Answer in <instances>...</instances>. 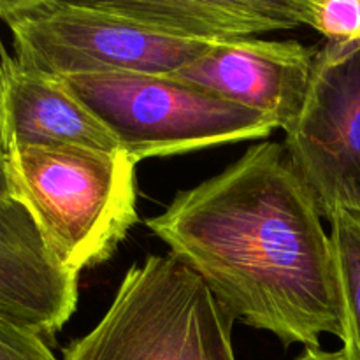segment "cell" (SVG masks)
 <instances>
[{
	"instance_id": "cell-1",
	"label": "cell",
	"mask_w": 360,
	"mask_h": 360,
	"mask_svg": "<svg viewBox=\"0 0 360 360\" xmlns=\"http://www.w3.org/2000/svg\"><path fill=\"white\" fill-rule=\"evenodd\" d=\"M146 227L236 320L285 347L341 338L333 241L283 143L248 148L224 172L176 193Z\"/></svg>"
},
{
	"instance_id": "cell-2",
	"label": "cell",
	"mask_w": 360,
	"mask_h": 360,
	"mask_svg": "<svg viewBox=\"0 0 360 360\" xmlns=\"http://www.w3.org/2000/svg\"><path fill=\"white\" fill-rule=\"evenodd\" d=\"M4 157L13 195L74 273L111 259L137 221V164L123 150L23 146Z\"/></svg>"
},
{
	"instance_id": "cell-3",
	"label": "cell",
	"mask_w": 360,
	"mask_h": 360,
	"mask_svg": "<svg viewBox=\"0 0 360 360\" xmlns=\"http://www.w3.org/2000/svg\"><path fill=\"white\" fill-rule=\"evenodd\" d=\"M236 319L185 262L148 255L123 276L97 326L63 360H236Z\"/></svg>"
},
{
	"instance_id": "cell-4",
	"label": "cell",
	"mask_w": 360,
	"mask_h": 360,
	"mask_svg": "<svg viewBox=\"0 0 360 360\" xmlns=\"http://www.w3.org/2000/svg\"><path fill=\"white\" fill-rule=\"evenodd\" d=\"M58 79L115 134L136 164L264 139L278 129L269 116L172 76L101 72Z\"/></svg>"
},
{
	"instance_id": "cell-5",
	"label": "cell",
	"mask_w": 360,
	"mask_h": 360,
	"mask_svg": "<svg viewBox=\"0 0 360 360\" xmlns=\"http://www.w3.org/2000/svg\"><path fill=\"white\" fill-rule=\"evenodd\" d=\"M14 58L53 77L136 72L169 76L217 42L157 30L90 7L49 0L6 20Z\"/></svg>"
},
{
	"instance_id": "cell-6",
	"label": "cell",
	"mask_w": 360,
	"mask_h": 360,
	"mask_svg": "<svg viewBox=\"0 0 360 360\" xmlns=\"http://www.w3.org/2000/svg\"><path fill=\"white\" fill-rule=\"evenodd\" d=\"M283 144L322 217L360 211V44L327 41L319 49L304 108Z\"/></svg>"
},
{
	"instance_id": "cell-7",
	"label": "cell",
	"mask_w": 360,
	"mask_h": 360,
	"mask_svg": "<svg viewBox=\"0 0 360 360\" xmlns=\"http://www.w3.org/2000/svg\"><path fill=\"white\" fill-rule=\"evenodd\" d=\"M316 55L297 41L232 39L169 76L269 116L287 132L304 108Z\"/></svg>"
},
{
	"instance_id": "cell-8",
	"label": "cell",
	"mask_w": 360,
	"mask_h": 360,
	"mask_svg": "<svg viewBox=\"0 0 360 360\" xmlns=\"http://www.w3.org/2000/svg\"><path fill=\"white\" fill-rule=\"evenodd\" d=\"M77 273L46 245L16 199L0 202V319L51 338L76 311Z\"/></svg>"
},
{
	"instance_id": "cell-9",
	"label": "cell",
	"mask_w": 360,
	"mask_h": 360,
	"mask_svg": "<svg viewBox=\"0 0 360 360\" xmlns=\"http://www.w3.org/2000/svg\"><path fill=\"white\" fill-rule=\"evenodd\" d=\"M84 146L122 150L115 134L58 77L21 65L0 42V150Z\"/></svg>"
},
{
	"instance_id": "cell-10",
	"label": "cell",
	"mask_w": 360,
	"mask_h": 360,
	"mask_svg": "<svg viewBox=\"0 0 360 360\" xmlns=\"http://www.w3.org/2000/svg\"><path fill=\"white\" fill-rule=\"evenodd\" d=\"M115 14L157 30L232 41L311 27L313 0H60Z\"/></svg>"
},
{
	"instance_id": "cell-11",
	"label": "cell",
	"mask_w": 360,
	"mask_h": 360,
	"mask_svg": "<svg viewBox=\"0 0 360 360\" xmlns=\"http://www.w3.org/2000/svg\"><path fill=\"white\" fill-rule=\"evenodd\" d=\"M341 302V355L360 360V211L340 210L329 218Z\"/></svg>"
},
{
	"instance_id": "cell-12",
	"label": "cell",
	"mask_w": 360,
	"mask_h": 360,
	"mask_svg": "<svg viewBox=\"0 0 360 360\" xmlns=\"http://www.w3.org/2000/svg\"><path fill=\"white\" fill-rule=\"evenodd\" d=\"M311 28L330 42L360 44V0H313Z\"/></svg>"
},
{
	"instance_id": "cell-13",
	"label": "cell",
	"mask_w": 360,
	"mask_h": 360,
	"mask_svg": "<svg viewBox=\"0 0 360 360\" xmlns=\"http://www.w3.org/2000/svg\"><path fill=\"white\" fill-rule=\"evenodd\" d=\"M0 360H58L46 338L0 319Z\"/></svg>"
},
{
	"instance_id": "cell-14",
	"label": "cell",
	"mask_w": 360,
	"mask_h": 360,
	"mask_svg": "<svg viewBox=\"0 0 360 360\" xmlns=\"http://www.w3.org/2000/svg\"><path fill=\"white\" fill-rule=\"evenodd\" d=\"M44 2H49V0H0V18L6 21Z\"/></svg>"
},
{
	"instance_id": "cell-15",
	"label": "cell",
	"mask_w": 360,
	"mask_h": 360,
	"mask_svg": "<svg viewBox=\"0 0 360 360\" xmlns=\"http://www.w3.org/2000/svg\"><path fill=\"white\" fill-rule=\"evenodd\" d=\"M297 360H345L341 352H327L322 348H304Z\"/></svg>"
},
{
	"instance_id": "cell-16",
	"label": "cell",
	"mask_w": 360,
	"mask_h": 360,
	"mask_svg": "<svg viewBox=\"0 0 360 360\" xmlns=\"http://www.w3.org/2000/svg\"><path fill=\"white\" fill-rule=\"evenodd\" d=\"M13 195V185H11L9 171H7V162H0V202L6 199H9Z\"/></svg>"
},
{
	"instance_id": "cell-17",
	"label": "cell",
	"mask_w": 360,
	"mask_h": 360,
	"mask_svg": "<svg viewBox=\"0 0 360 360\" xmlns=\"http://www.w3.org/2000/svg\"><path fill=\"white\" fill-rule=\"evenodd\" d=\"M2 160H6V157H4V153H2V150H0V162Z\"/></svg>"
}]
</instances>
